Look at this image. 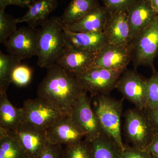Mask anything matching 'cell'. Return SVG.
I'll use <instances>...</instances> for the list:
<instances>
[{
	"mask_svg": "<svg viewBox=\"0 0 158 158\" xmlns=\"http://www.w3.org/2000/svg\"><path fill=\"white\" fill-rule=\"evenodd\" d=\"M47 69L46 74L38 86L37 97L70 115L77 100L85 90L77 77L69 74L58 64Z\"/></svg>",
	"mask_w": 158,
	"mask_h": 158,
	"instance_id": "6da1fadb",
	"label": "cell"
},
{
	"mask_svg": "<svg viewBox=\"0 0 158 158\" xmlns=\"http://www.w3.org/2000/svg\"><path fill=\"white\" fill-rule=\"evenodd\" d=\"M37 65L46 69L56 64L66 48L64 27L58 17H52L37 29Z\"/></svg>",
	"mask_w": 158,
	"mask_h": 158,
	"instance_id": "7a4b0ae2",
	"label": "cell"
},
{
	"mask_svg": "<svg viewBox=\"0 0 158 158\" xmlns=\"http://www.w3.org/2000/svg\"><path fill=\"white\" fill-rule=\"evenodd\" d=\"M94 113L104 132L114 141L122 151L124 148L121 132L123 105L109 95L95 97Z\"/></svg>",
	"mask_w": 158,
	"mask_h": 158,
	"instance_id": "3957f363",
	"label": "cell"
},
{
	"mask_svg": "<svg viewBox=\"0 0 158 158\" xmlns=\"http://www.w3.org/2000/svg\"><path fill=\"white\" fill-rule=\"evenodd\" d=\"M129 45L135 69L142 65L156 69L154 62L158 55V14Z\"/></svg>",
	"mask_w": 158,
	"mask_h": 158,
	"instance_id": "277c9868",
	"label": "cell"
},
{
	"mask_svg": "<svg viewBox=\"0 0 158 158\" xmlns=\"http://www.w3.org/2000/svg\"><path fill=\"white\" fill-rule=\"evenodd\" d=\"M125 136L132 147L147 150L155 135L145 110L135 107L124 114Z\"/></svg>",
	"mask_w": 158,
	"mask_h": 158,
	"instance_id": "5b68a950",
	"label": "cell"
},
{
	"mask_svg": "<svg viewBox=\"0 0 158 158\" xmlns=\"http://www.w3.org/2000/svg\"><path fill=\"white\" fill-rule=\"evenodd\" d=\"M23 121L46 130L57 120L68 115L51 103L37 97L24 102Z\"/></svg>",
	"mask_w": 158,
	"mask_h": 158,
	"instance_id": "8992f818",
	"label": "cell"
},
{
	"mask_svg": "<svg viewBox=\"0 0 158 158\" xmlns=\"http://www.w3.org/2000/svg\"><path fill=\"white\" fill-rule=\"evenodd\" d=\"M123 73L93 67L77 78L85 92H89L94 98L100 95H109L116 88Z\"/></svg>",
	"mask_w": 158,
	"mask_h": 158,
	"instance_id": "52a82bcc",
	"label": "cell"
},
{
	"mask_svg": "<svg viewBox=\"0 0 158 158\" xmlns=\"http://www.w3.org/2000/svg\"><path fill=\"white\" fill-rule=\"evenodd\" d=\"M70 115L75 124L84 135L85 140L87 141L91 142L104 133L85 91L77 100Z\"/></svg>",
	"mask_w": 158,
	"mask_h": 158,
	"instance_id": "ba28073f",
	"label": "cell"
},
{
	"mask_svg": "<svg viewBox=\"0 0 158 158\" xmlns=\"http://www.w3.org/2000/svg\"><path fill=\"white\" fill-rule=\"evenodd\" d=\"M146 81L136 69H127L121 74L116 89L125 99L141 110L146 107Z\"/></svg>",
	"mask_w": 158,
	"mask_h": 158,
	"instance_id": "9c48e42d",
	"label": "cell"
},
{
	"mask_svg": "<svg viewBox=\"0 0 158 158\" xmlns=\"http://www.w3.org/2000/svg\"><path fill=\"white\" fill-rule=\"evenodd\" d=\"M28 158H38L49 143L45 130L23 121L11 131Z\"/></svg>",
	"mask_w": 158,
	"mask_h": 158,
	"instance_id": "30bf717a",
	"label": "cell"
},
{
	"mask_svg": "<svg viewBox=\"0 0 158 158\" xmlns=\"http://www.w3.org/2000/svg\"><path fill=\"white\" fill-rule=\"evenodd\" d=\"M9 54L22 61L37 56V29L23 27L4 43Z\"/></svg>",
	"mask_w": 158,
	"mask_h": 158,
	"instance_id": "8fae6325",
	"label": "cell"
},
{
	"mask_svg": "<svg viewBox=\"0 0 158 158\" xmlns=\"http://www.w3.org/2000/svg\"><path fill=\"white\" fill-rule=\"evenodd\" d=\"M131 61L129 45L118 46L107 44L97 52L93 67H99L123 72Z\"/></svg>",
	"mask_w": 158,
	"mask_h": 158,
	"instance_id": "7c38bea8",
	"label": "cell"
},
{
	"mask_svg": "<svg viewBox=\"0 0 158 158\" xmlns=\"http://www.w3.org/2000/svg\"><path fill=\"white\" fill-rule=\"evenodd\" d=\"M97 52L81 50L67 44L63 55L56 64L69 74L77 77L93 67Z\"/></svg>",
	"mask_w": 158,
	"mask_h": 158,
	"instance_id": "4fadbf2b",
	"label": "cell"
},
{
	"mask_svg": "<svg viewBox=\"0 0 158 158\" xmlns=\"http://www.w3.org/2000/svg\"><path fill=\"white\" fill-rule=\"evenodd\" d=\"M46 132L49 143L52 144H74L85 138L70 115H66L54 123L46 130Z\"/></svg>",
	"mask_w": 158,
	"mask_h": 158,
	"instance_id": "5bb4252c",
	"label": "cell"
},
{
	"mask_svg": "<svg viewBox=\"0 0 158 158\" xmlns=\"http://www.w3.org/2000/svg\"><path fill=\"white\" fill-rule=\"evenodd\" d=\"M126 12L130 28L129 44L158 15L152 7L149 0H136Z\"/></svg>",
	"mask_w": 158,
	"mask_h": 158,
	"instance_id": "9a60e30c",
	"label": "cell"
},
{
	"mask_svg": "<svg viewBox=\"0 0 158 158\" xmlns=\"http://www.w3.org/2000/svg\"><path fill=\"white\" fill-rule=\"evenodd\" d=\"M103 32L108 44L118 46L128 45L130 28L127 12L110 13Z\"/></svg>",
	"mask_w": 158,
	"mask_h": 158,
	"instance_id": "2e32d148",
	"label": "cell"
},
{
	"mask_svg": "<svg viewBox=\"0 0 158 158\" xmlns=\"http://www.w3.org/2000/svg\"><path fill=\"white\" fill-rule=\"evenodd\" d=\"M64 35L67 44L81 50L97 52L108 44L103 31L73 32L64 27Z\"/></svg>",
	"mask_w": 158,
	"mask_h": 158,
	"instance_id": "e0dca14e",
	"label": "cell"
},
{
	"mask_svg": "<svg viewBox=\"0 0 158 158\" xmlns=\"http://www.w3.org/2000/svg\"><path fill=\"white\" fill-rule=\"evenodd\" d=\"M58 6V0H34L26 14L17 19L18 22L27 23L30 27L37 29L48 20L49 15Z\"/></svg>",
	"mask_w": 158,
	"mask_h": 158,
	"instance_id": "ac0fdd59",
	"label": "cell"
},
{
	"mask_svg": "<svg viewBox=\"0 0 158 158\" xmlns=\"http://www.w3.org/2000/svg\"><path fill=\"white\" fill-rule=\"evenodd\" d=\"M109 14L106 7L100 5L91 9L76 22L65 27L73 32L103 31Z\"/></svg>",
	"mask_w": 158,
	"mask_h": 158,
	"instance_id": "d6986e66",
	"label": "cell"
},
{
	"mask_svg": "<svg viewBox=\"0 0 158 158\" xmlns=\"http://www.w3.org/2000/svg\"><path fill=\"white\" fill-rule=\"evenodd\" d=\"M100 0H71L65 8L59 21L64 27H68L81 18L97 6Z\"/></svg>",
	"mask_w": 158,
	"mask_h": 158,
	"instance_id": "ffe728a7",
	"label": "cell"
},
{
	"mask_svg": "<svg viewBox=\"0 0 158 158\" xmlns=\"http://www.w3.org/2000/svg\"><path fill=\"white\" fill-rule=\"evenodd\" d=\"M22 108L15 107L7 93L0 94V128L12 131L23 121Z\"/></svg>",
	"mask_w": 158,
	"mask_h": 158,
	"instance_id": "44dd1931",
	"label": "cell"
},
{
	"mask_svg": "<svg viewBox=\"0 0 158 158\" xmlns=\"http://www.w3.org/2000/svg\"><path fill=\"white\" fill-rule=\"evenodd\" d=\"M90 143L93 158H121V149L105 133Z\"/></svg>",
	"mask_w": 158,
	"mask_h": 158,
	"instance_id": "7402d4cb",
	"label": "cell"
},
{
	"mask_svg": "<svg viewBox=\"0 0 158 158\" xmlns=\"http://www.w3.org/2000/svg\"><path fill=\"white\" fill-rule=\"evenodd\" d=\"M0 158H28L11 131L0 128Z\"/></svg>",
	"mask_w": 158,
	"mask_h": 158,
	"instance_id": "603a6c76",
	"label": "cell"
},
{
	"mask_svg": "<svg viewBox=\"0 0 158 158\" xmlns=\"http://www.w3.org/2000/svg\"><path fill=\"white\" fill-rule=\"evenodd\" d=\"M21 62V60L14 56L0 51V94L6 93L11 83L13 69Z\"/></svg>",
	"mask_w": 158,
	"mask_h": 158,
	"instance_id": "cb8c5ba5",
	"label": "cell"
},
{
	"mask_svg": "<svg viewBox=\"0 0 158 158\" xmlns=\"http://www.w3.org/2000/svg\"><path fill=\"white\" fill-rule=\"evenodd\" d=\"M62 158H93L90 142L85 139L65 145L62 151Z\"/></svg>",
	"mask_w": 158,
	"mask_h": 158,
	"instance_id": "d4e9b609",
	"label": "cell"
},
{
	"mask_svg": "<svg viewBox=\"0 0 158 158\" xmlns=\"http://www.w3.org/2000/svg\"><path fill=\"white\" fill-rule=\"evenodd\" d=\"M17 19L0 9V43L4 44L17 31Z\"/></svg>",
	"mask_w": 158,
	"mask_h": 158,
	"instance_id": "484cf974",
	"label": "cell"
},
{
	"mask_svg": "<svg viewBox=\"0 0 158 158\" xmlns=\"http://www.w3.org/2000/svg\"><path fill=\"white\" fill-rule=\"evenodd\" d=\"M158 110V72L156 69L146 81V107Z\"/></svg>",
	"mask_w": 158,
	"mask_h": 158,
	"instance_id": "4316f807",
	"label": "cell"
},
{
	"mask_svg": "<svg viewBox=\"0 0 158 158\" xmlns=\"http://www.w3.org/2000/svg\"><path fill=\"white\" fill-rule=\"evenodd\" d=\"M33 70L31 67L21 63L15 67L11 75V83L18 87H26L31 83Z\"/></svg>",
	"mask_w": 158,
	"mask_h": 158,
	"instance_id": "83f0119b",
	"label": "cell"
},
{
	"mask_svg": "<svg viewBox=\"0 0 158 158\" xmlns=\"http://www.w3.org/2000/svg\"><path fill=\"white\" fill-rule=\"evenodd\" d=\"M110 13L124 11L127 12L129 8L136 0H100Z\"/></svg>",
	"mask_w": 158,
	"mask_h": 158,
	"instance_id": "f1b7e54d",
	"label": "cell"
},
{
	"mask_svg": "<svg viewBox=\"0 0 158 158\" xmlns=\"http://www.w3.org/2000/svg\"><path fill=\"white\" fill-rule=\"evenodd\" d=\"M152 156L147 150H141L125 144L122 151L121 158H152Z\"/></svg>",
	"mask_w": 158,
	"mask_h": 158,
	"instance_id": "f546056e",
	"label": "cell"
},
{
	"mask_svg": "<svg viewBox=\"0 0 158 158\" xmlns=\"http://www.w3.org/2000/svg\"><path fill=\"white\" fill-rule=\"evenodd\" d=\"M62 145L49 143L38 158H62Z\"/></svg>",
	"mask_w": 158,
	"mask_h": 158,
	"instance_id": "4dcf8cb0",
	"label": "cell"
},
{
	"mask_svg": "<svg viewBox=\"0 0 158 158\" xmlns=\"http://www.w3.org/2000/svg\"><path fill=\"white\" fill-rule=\"evenodd\" d=\"M34 0H0V9L5 10L7 6H15L21 8H28Z\"/></svg>",
	"mask_w": 158,
	"mask_h": 158,
	"instance_id": "1f68e13d",
	"label": "cell"
},
{
	"mask_svg": "<svg viewBox=\"0 0 158 158\" xmlns=\"http://www.w3.org/2000/svg\"><path fill=\"white\" fill-rule=\"evenodd\" d=\"M145 112L155 135H158V110L145 109Z\"/></svg>",
	"mask_w": 158,
	"mask_h": 158,
	"instance_id": "d6a6232c",
	"label": "cell"
},
{
	"mask_svg": "<svg viewBox=\"0 0 158 158\" xmlns=\"http://www.w3.org/2000/svg\"><path fill=\"white\" fill-rule=\"evenodd\" d=\"M147 150L152 156L158 157V135L155 136Z\"/></svg>",
	"mask_w": 158,
	"mask_h": 158,
	"instance_id": "836d02e7",
	"label": "cell"
},
{
	"mask_svg": "<svg viewBox=\"0 0 158 158\" xmlns=\"http://www.w3.org/2000/svg\"><path fill=\"white\" fill-rule=\"evenodd\" d=\"M152 7L158 14V0H149Z\"/></svg>",
	"mask_w": 158,
	"mask_h": 158,
	"instance_id": "e575fe53",
	"label": "cell"
},
{
	"mask_svg": "<svg viewBox=\"0 0 158 158\" xmlns=\"http://www.w3.org/2000/svg\"><path fill=\"white\" fill-rule=\"evenodd\" d=\"M152 158H158V157H157L155 156H152Z\"/></svg>",
	"mask_w": 158,
	"mask_h": 158,
	"instance_id": "d590c367",
	"label": "cell"
}]
</instances>
